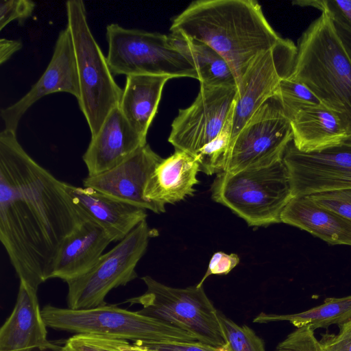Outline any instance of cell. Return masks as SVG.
<instances>
[{
    "label": "cell",
    "instance_id": "6da1fadb",
    "mask_svg": "<svg viewBox=\"0 0 351 351\" xmlns=\"http://www.w3.org/2000/svg\"><path fill=\"white\" fill-rule=\"evenodd\" d=\"M64 182L26 152L16 132H1L0 241L20 281L36 291L82 220Z\"/></svg>",
    "mask_w": 351,
    "mask_h": 351
},
{
    "label": "cell",
    "instance_id": "836d02e7",
    "mask_svg": "<svg viewBox=\"0 0 351 351\" xmlns=\"http://www.w3.org/2000/svg\"><path fill=\"white\" fill-rule=\"evenodd\" d=\"M319 351H351V319L339 326L338 333L323 335Z\"/></svg>",
    "mask_w": 351,
    "mask_h": 351
},
{
    "label": "cell",
    "instance_id": "cb8c5ba5",
    "mask_svg": "<svg viewBox=\"0 0 351 351\" xmlns=\"http://www.w3.org/2000/svg\"><path fill=\"white\" fill-rule=\"evenodd\" d=\"M173 46L195 69L200 85L237 87L235 75L226 60L208 45L178 33L169 34Z\"/></svg>",
    "mask_w": 351,
    "mask_h": 351
},
{
    "label": "cell",
    "instance_id": "ab89813d",
    "mask_svg": "<svg viewBox=\"0 0 351 351\" xmlns=\"http://www.w3.org/2000/svg\"><path fill=\"white\" fill-rule=\"evenodd\" d=\"M64 341H49V342L43 346L37 348L32 351H60Z\"/></svg>",
    "mask_w": 351,
    "mask_h": 351
},
{
    "label": "cell",
    "instance_id": "3957f363",
    "mask_svg": "<svg viewBox=\"0 0 351 351\" xmlns=\"http://www.w3.org/2000/svg\"><path fill=\"white\" fill-rule=\"evenodd\" d=\"M289 77L308 88L351 129V56L326 11L299 38Z\"/></svg>",
    "mask_w": 351,
    "mask_h": 351
},
{
    "label": "cell",
    "instance_id": "277c9868",
    "mask_svg": "<svg viewBox=\"0 0 351 351\" xmlns=\"http://www.w3.org/2000/svg\"><path fill=\"white\" fill-rule=\"evenodd\" d=\"M212 199L242 218L250 226L281 223V213L293 198L282 160L270 166L217 174Z\"/></svg>",
    "mask_w": 351,
    "mask_h": 351
},
{
    "label": "cell",
    "instance_id": "8fae6325",
    "mask_svg": "<svg viewBox=\"0 0 351 351\" xmlns=\"http://www.w3.org/2000/svg\"><path fill=\"white\" fill-rule=\"evenodd\" d=\"M237 93V87L200 85L193 102L179 110L168 141L175 149L195 156L222 130L235 106Z\"/></svg>",
    "mask_w": 351,
    "mask_h": 351
},
{
    "label": "cell",
    "instance_id": "4dcf8cb0",
    "mask_svg": "<svg viewBox=\"0 0 351 351\" xmlns=\"http://www.w3.org/2000/svg\"><path fill=\"white\" fill-rule=\"evenodd\" d=\"M308 197L317 205L351 221V189L321 192Z\"/></svg>",
    "mask_w": 351,
    "mask_h": 351
},
{
    "label": "cell",
    "instance_id": "7c38bea8",
    "mask_svg": "<svg viewBox=\"0 0 351 351\" xmlns=\"http://www.w3.org/2000/svg\"><path fill=\"white\" fill-rule=\"evenodd\" d=\"M283 162L293 197L351 189V144L303 152L291 143Z\"/></svg>",
    "mask_w": 351,
    "mask_h": 351
},
{
    "label": "cell",
    "instance_id": "4fadbf2b",
    "mask_svg": "<svg viewBox=\"0 0 351 351\" xmlns=\"http://www.w3.org/2000/svg\"><path fill=\"white\" fill-rule=\"evenodd\" d=\"M295 55L296 45L282 38L254 61L238 87L231 140L259 107L277 95L280 80L291 72Z\"/></svg>",
    "mask_w": 351,
    "mask_h": 351
},
{
    "label": "cell",
    "instance_id": "484cf974",
    "mask_svg": "<svg viewBox=\"0 0 351 351\" xmlns=\"http://www.w3.org/2000/svg\"><path fill=\"white\" fill-rule=\"evenodd\" d=\"M234 107L230 111L220 132L195 155L199 164V171L207 175L219 174L224 171L232 138Z\"/></svg>",
    "mask_w": 351,
    "mask_h": 351
},
{
    "label": "cell",
    "instance_id": "9a60e30c",
    "mask_svg": "<svg viewBox=\"0 0 351 351\" xmlns=\"http://www.w3.org/2000/svg\"><path fill=\"white\" fill-rule=\"evenodd\" d=\"M162 158L147 143L126 160L101 173L87 176L83 186L155 213L165 212V206L144 197L146 184Z\"/></svg>",
    "mask_w": 351,
    "mask_h": 351
},
{
    "label": "cell",
    "instance_id": "ac0fdd59",
    "mask_svg": "<svg viewBox=\"0 0 351 351\" xmlns=\"http://www.w3.org/2000/svg\"><path fill=\"white\" fill-rule=\"evenodd\" d=\"M37 291L20 281L14 308L0 329V351H32L49 342Z\"/></svg>",
    "mask_w": 351,
    "mask_h": 351
},
{
    "label": "cell",
    "instance_id": "52a82bcc",
    "mask_svg": "<svg viewBox=\"0 0 351 351\" xmlns=\"http://www.w3.org/2000/svg\"><path fill=\"white\" fill-rule=\"evenodd\" d=\"M141 279L147 287L145 292L125 302L130 305H141L138 313L185 330L202 343L214 347L226 345L219 311L208 298L203 286L176 288L149 276Z\"/></svg>",
    "mask_w": 351,
    "mask_h": 351
},
{
    "label": "cell",
    "instance_id": "2e32d148",
    "mask_svg": "<svg viewBox=\"0 0 351 351\" xmlns=\"http://www.w3.org/2000/svg\"><path fill=\"white\" fill-rule=\"evenodd\" d=\"M65 191L80 219L90 221L119 242L146 220L145 209L104 195L94 189L64 182Z\"/></svg>",
    "mask_w": 351,
    "mask_h": 351
},
{
    "label": "cell",
    "instance_id": "1f68e13d",
    "mask_svg": "<svg viewBox=\"0 0 351 351\" xmlns=\"http://www.w3.org/2000/svg\"><path fill=\"white\" fill-rule=\"evenodd\" d=\"M308 326L297 328L281 341L275 351H319V341Z\"/></svg>",
    "mask_w": 351,
    "mask_h": 351
},
{
    "label": "cell",
    "instance_id": "7402d4cb",
    "mask_svg": "<svg viewBox=\"0 0 351 351\" xmlns=\"http://www.w3.org/2000/svg\"><path fill=\"white\" fill-rule=\"evenodd\" d=\"M280 220L331 245L351 246V221L317 205L308 196L293 197Z\"/></svg>",
    "mask_w": 351,
    "mask_h": 351
},
{
    "label": "cell",
    "instance_id": "7a4b0ae2",
    "mask_svg": "<svg viewBox=\"0 0 351 351\" xmlns=\"http://www.w3.org/2000/svg\"><path fill=\"white\" fill-rule=\"evenodd\" d=\"M171 33L204 43L229 64L237 87L254 61L282 38L254 0H198L176 16Z\"/></svg>",
    "mask_w": 351,
    "mask_h": 351
},
{
    "label": "cell",
    "instance_id": "f1b7e54d",
    "mask_svg": "<svg viewBox=\"0 0 351 351\" xmlns=\"http://www.w3.org/2000/svg\"><path fill=\"white\" fill-rule=\"evenodd\" d=\"M125 340L93 334H76L66 339L60 351H122Z\"/></svg>",
    "mask_w": 351,
    "mask_h": 351
},
{
    "label": "cell",
    "instance_id": "5bb4252c",
    "mask_svg": "<svg viewBox=\"0 0 351 351\" xmlns=\"http://www.w3.org/2000/svg\"><path fill=\"white\" fill-rule=\"evenodd\" d=\"M60 92L80 99L73 44L67 26L59 33L51 60L39 80L19 101L1 110L4 129L16 132L23 115L35 102L44 96Z\"/></svg>",
    "mask_w": 351,
    "mask_h": 351
},
{
    "label": "cell",
    "instance_id": "603a6c76",
    "mask_svg": "<svg viewBox=\"0 0 351 351\" xmlns=\"http://www.w3.org/2000/svg\"><path fill=\"white\" fill-rule=\"evenodd\" d=\"M166 75L139 74L126 76L119 108L131 126L147 138L149 128L157 112Z\"/></svg>",
    "mask_w": 351,
    "mask_h": 351
},
{
    "label": "cell",
    "instance_id": "e575fe53",
    "mask_svg": "<svg viewBox=\"0 0 351 351\" xmlns=\"http://www.w3.org/2000/svg\"><path fill=\"white\" fill-rule=\"evenodd\" d=\"M239 263V257L236 254H226L223 252H217L212 256L208 269L202 280L196 285L197 287L203 286L205 280L210 275H226L233 269Z\"/></svg>",
    "mask_w": 351,
    "mask_h": 351
},
{
    "label": "cell",
    "instance_id": "d590c367",
    "mask_svg": "<svg viewBox=\"0 0 351 351\" xmlns=\"http://www.w3.org/2000/svg\"><path fill=\"white\" fill-rule=\"evenodd\" d=\"M142 343L146 346L157 351H228L226 345L222 347H214L202 343L199 341L173 343Z\"/></svg>",
    "mask_w": 351,
    "mask_h": 351
},
{
    "label": "cell",
    "instance_id": "f35d334b",
    "mask_svg": "<svg viewBox=\"0 0 351 351\" xmlns=\"http://www.w3.org/2000/svg\"><path fill=\"white\" fill-rule=\"evenodd\" d=\"M334 23V22H333ZM335 24V23H334ZM338 34L342 40L348 52L351 56V32L343 28L342 27L335 24Z\"/></svg>",
    "mask_w": 351,
    "mask_h": 351
},
{
    "label": "cell",
    "instance_id": "30bf717a",
    "mask_svg": "<svg viewBox=\"0 0 351 351\" xmlns=\"http://www.w3.org/2000/svg\"><path fill=\"white\" fill-rule=\"evenodd\" d=\"M292 141L291 121L276 95L259 107L231 140L223 172L263 168L282 160Z\"/></svg>",
    "mask_w": 351,
    "mask_h": 351
},
{
    "label": "cell",
    "instance_id": "44dd1931",
    "mask_svg": "<svg viewBox=\"0 0 351 351\" xmlns=\"http://www.w3.org/2000/svg\"><path fill=\"white\" fill-rule=\"evenodd\" d=\"M199 164L195 156L175 149L163 158L150 176L144 191L145 198L162 206L174 204L193 196Z\"/></svg>",
    "mask_w": 351,
    "mask_h": 351
},
{
    "label": "cell",
    "instance_id": "ffe728a7",
    "mask_svg": "<svg viewBox=\"0 0 351 351\" xmlns=\"http://www.w3.org/2000/svg\"><path fill=\"white\" fill-rule=\"evenodd\" d=\"M293 144L303 152L351 144V129L337 112L324 105L304 110L291 121Z\"/></svg>",
    "mask_w": 351,
    "mask_h": 351
},
{
    "label": "cell",
    "instance_id": "74e56055",
    "mask_svg": "<svg viewBox=\"0 0 351 351\" xmlns=\"http://www.w3.org/2000/svg\"><path fill=\"white\" fill-rule=\"evenodd\" d=\"M121 350L122 351H157L146 346L141 341L130 343L128 340L124 341Z\"/></svg>",
    "mask_w": 351,
    "mask_h": 351
},
{
    "label": "cell",
    "instance_id": "83f0119b",
    "mask_svg": "<svg viewBox=\"0 0 351 351\" xmlns=\"http://www.w3.org/2000/svg\"><path fill=\"white\" fill-rule=\"evenodd\" d=\"M228 351H265L263 340L247 326H239L218 311Z\"/></svg>",
    "mask_w": 351,
    "mask_h": 351
},
{
    "label": "cell",
    "instance_id": "d4e9b609",
    "mask_svg": "<svg viewBox=\"0 0 351 351\" xmlns=\"http://www.w3.org/2000/svg\"><path fill=\"white\" fill-rule=\"evenodd\" d=\"M351 319V295L341 298H328L324 303L307 311L293 314L260 313L253 322L267 324L288 321L296 328L308 326L314 330L332 325L339 326Z\"/></svg>",
    "mask_w": 351,
    "mask_h": 351
},
{
    "label": "cell",
    "instance_id": "9c48e42d",
    "mask_svg": "<svg viewBox=\"0 0 351 351\" xmlns=\"http://www.w3.org/2000/svg\"><path fill=\"white\" fill-rule=\"evenodd\" d=\"M146 220L104 253L84 274L67 282V308L89 309L107 304L105 298L113 289L137 278L136 267L155 235Z\"/></svg>",
    "mask_w": 351,
    "mask_h": 351
},
{
    "label": "cell",
    "instance_id": "8992f818",
    "mask_svg": "<svg viewBox=\"0 0 351 351\" xmlns=\"http://www.w3.org/2000/svg\"><path fill=\"white\" fill-rule=\"evenodd\" d=\"M41 312L47 326L76 334L99 335L134 342L197 341L185 330L116 305L74 310L47 304Z\"/></svg>",
    "mask_w": 351,
    "mask_h": 351
},
{
    "label": "cell",
    "instance_id": "d6986e66",
    "mask_svg": "<svg viewBox=\"0 0 351 351\" xmlns=\"http://www.w3.org/2000/svg\"><path fill=\"white\" fill-rule=\"evenodd\" d=\"M112 242V238L101 227L82 219L64 241L51 278H59L67 282L84 274L96 264Z\"/></svg>",
    "mask_w": 351,
    "mask_h": 351
},
{
    "label": "cell",
    "instance_id": "5b68a950",
    "mask_svg": "<svg viewBox=\"0 0 351 351\" xmlns=\"http://www.w3.org/2000/svg\"><path fill=\"white\" fill-rule=\"evenodd\" d=\"M66 9L79 78L77 101L94 138L108 114L119 106L123 89L116 83L107 58L90 29L84 2L68 1Z\"/></svg>",
    "mask_w": 351,
    "mask_h": 351
},
{
    "label": "cell",
    "instance_id": "f546056e",
    "mask_svg": "<svg viewBox=\"0 0 351 351\" xmlns=\"http://www.w3.org/2000/svg\"><path fill=\"white\" fill-rule=\"evenodd\" d=\"M292 3L326 11L335 24L351 32V0H300Z\"/></svg>",
    "mask_w": 351,
    "mask_h": 351
},
{
    "label": "cell",
    "instance_id": "8d00e7d4",
    "mask_svg": "<svg viewBox=\"0 0 351 351\" xmlns=\"http://www.w3.org/2000/svg\"><path fill=\"white\" fill-rule=\"evenodd\" d=\"M23 47V44L18 40H9L1 38L0 40V63L7 62L10 58Z\"/></svg>",
    "mask_w": 351,
    "mask_h": 351
},
{
    "label": "cell",
    "instance_id": "ba28073f",
    "mask_svg": "<svg viewBox=\"0 0 351 351\" xmlns=\"http://www.w3.org/2000/svg\"><path fill=\"white\" fill-rule=\"evenodd\" d=\"M106 58L113 75L148 74L199 80L197 71L173 46L169 35L112 23L106 27Z\"/></svg>",
    "mask_w": 351,
    "mask_h": 351
},
{
    "label": "cell",
    "instance_id": "d6a6232c",
    "mask_svg": "<svg viewBox=\"0 0 351 351\" xmlns=\"http://www.w3.org/2000/svg\"><path fill=\"white\" fill-rule=\"evenodd\" d=\"M35 3L30 0H1L0 30L14 20L23 22L32 14Z\"/></svg>",
    "mask_w": 351,
    "mask_h": 351
},
{
    "label": "cell",
    "instance_id": "4316f807",
    "mask_svg": "<svg viewBox=\"0 0 351 351\" xmlns=\"http://www.w3.org/2000/svg\"><path fill=\"white\" fill-rule=\"evenodd\" d=\"M276 96L290 121L304 110L322 105L308 88L289 76L280 80Z\"/></svg>",
    "mask_w": 351,
    "mask_h": 351
},
{
    "label": "cell",
    "instance_id": "e0dca14e",
    "mask_svg": "<svg viewBox=\"0 0 351 351\" xmlns=\"http://www.w3.org/2000/svg\"><path fill=\"white\" fill-rule=\"evenodd\" d=\"M147 144L129 123L119 106L107 116L82 156L88 176L97 175L122 163Z\"/></svg>",
    "mask_w": 351,
    "mask_h": 351
}]
</instances>
